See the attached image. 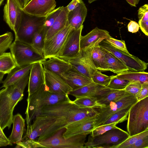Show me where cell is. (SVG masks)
Returning a JSON list of instances; mask_svg holds the SVG:
<instances>
[{
	"mask_svg": "<svg viewBox=\"0 0 148 148\" xmlns=\"http://www.w3.org/2000/svg\"><path fill=\"white\" fill-rule=\"evenodd\" d=\"M113 89L92 82L87 85L72 90L69 95L76 98L90 97L96 98L98 99L108 94Z\"/></svg>",
	"mask_w": 148,
	"mask_h": 148,
	"instance_id": "cell-17",
	"label": "cell"
},
{
	"mask_svg": "<svg viewBox=\"0 0 148 148\" xmlns=\"http://www.w3.org/2000/svg\"><path fill=\"white\" fill-rule=\"evenodd\" d=\"M97 0H88V3H91L94 1H97Z\"/></svg>",
	"mask_w": 148,
	"mask_h": 148,
	"instance_id": "cell-54",
	"label": "cell"
},
{
	"mask_svg": "<svg viewBox=\"0 0 148 148\" xmlns=\"http://www.w3.org/2000/svg\"><path fill=\"white\" fill-rule=\"evenodd\" d=\"M33 64L22 66H16L9 73L5 79L2 82L0 88H4L12 85L21 78L29 73Z\"/></svg>",
	"mask_w": 148,
	"mask_h": 148,
	"instance_id": "cell-25",
	"label": "cell"
},
{
	"mask_svg": "<svg viewBox=\"0 0 148 148\" xmlns=\"http://www.w3.org/2000/svg\"><path fill=\"white\" fill-rule=\"evenodd\" d=\"M108 31L96 27L80 39L81 49L98 45L103 40L110 36Z\"/></svg>",
	"mask_w": 148,
	"mask_h": 148,
	"instance_id": "cell-20",
	"label": "cell"
},
{
	"mask_svg": "<svg viewBox=\"0 0 148 148\" xmlns=\"http://www.w3.org/2000/svg\"><path fill=\"white\" fill-rule=\"evenodd\" d=\"M87 8L82 1L73 10L69 12L67 22L73 28L77 29L83 25L87 14Z\"/></svg>",
	"mask_w": 148,
	"mask_h": 148,
	"instance_id": "cell-22",
	"label": "cell"
},
{
	"mask_svg": "<svg viewBox=\"0 0 148 148\" xmlns=\"http://www.w3.org/2000/svg\"><path fill=\"white\" fill-rule=\"evenodd\" d=\"M113 47L120 50L128 54H130L127 48L125 42L123 40H117L110 36L104 40Z\"/></svg>",
	"mask_w": 148,
	"mask_h": 148,
	"instance_id": "cell-42",
	"label": "cell"
},
{
	"mask_svg": "<svg viewBox=\"0 0 148 148\" xmlns=\"http://www.w3.org/2000/svg\"><path fill=\"white\" fill-rule=\"evenodd\" d=\"M12 144L0 139V147L6 146L8 145H11Z\"/></svg>",
	"mask_w": 148,
	"mask_h": 148,
	"instance_id": "cell-52",
	"label": "cell"
},
{
	"mask_svg": "<svg viewBox=\"0 0 148 148\" xmlns=\"http://www.w3.org/2000/svg\"><path fill=\"white\" fill-rule=\"evenodd\" d=\"M148 97V82L142 84L141 89L138 94L136 95L138 101H140Z\"/></svg>",
	"mask_w": 148,
	"mask_h": 148,
	"instance_id": "cell-46",
	"label": "cell"
},
{
	"mask_svg": "<svg viewBox=\"0 0 148 148\" xmlns=\"http://www.w3.org/2000/svg\"><path fill=\"white\" fill-rule=\"evenodd\" d=\"M61 77L73 90L87 85L92 80L80 74L72 68L62 73Z\"/></svg>",
	"mask_w": 148,
	"mask_h": 148,
	"instance_id": "cell-21",
	"label": "cell"
},
{
	"mask_svg": "<svg viewBox=\"0 0 148 148\" xmlns=\"http://www.w3.org/2000/svg\"><path fill=\"white\" fill-rule=\"evenodd\" d=\"M45 18L29 15L23 12L21 24L15 35V40L31 45L34 34L43 27Z\"/></svg>",
	"mask_w": 148,
	"mask_h": 148,
	"instance_id": "cell-8",
	"label": "cell"
},
{
	"mask_svg": "<svg viewBox=\"0 0 148 148\" xmlns=\"http://www.w3.org/2000/svg\"><path fill=\"white\" fill-rule=\"evenodd\" d=\"M12 131L8 139L12 144H16L23 139L25 121L22 116L17 114L13 116Z\"/></svg>",
	"mask_w": 148,
	"mask_h": 148,
	"instance_id": "cell-26",
	"label": "cell"
},
{
	"mask_svg": "<svg viewBox=\"0 0 148 148\" xmlns=\"http://www.w3.org/2000/svg\"><path fill=\"white\" fill-rule=\"evenodd\" d=\"M130 5L134 7H136L138 3L140 0H126Z\"/></svg>",
	"mask_w": 148,
	"mask_h": 148,
	"instance_id": "cell-51",
	"label": "cell"
},
{
	"mask_svg": "<svg viewBox=\"0 0 148 148\" xmlns=\"http://www.w3.org/2000/svg\"><path fill=\"white\" fill-rule=\"evenodd\" d=\"M132 95L124 90L113 89L108 94L97 99L100 104L105 106L112 101L119 100L127 96Z\"/></svg>",
	"mask_w": 148,
	"mask_h": 148,
	"instance_id": "cell-30",
	"label": "cell"
},
{
	"mask_svg": "<svg viewBox=\"0 0 148 148\" xmlns=\"http://www.w3.org/2000/svg\"><path fill=\"white\" fill-rule=\"evenodd\" d=\"M47 31L43 26L34 34L31 45L40 53L43 54L45 38Z\"/></svg>",
	"mask_w": 148,
	"mask_h": 148,
	"instance_id": "cell-33",
	"label": "cell"
},
{
	"mask_svg": "<svg viewBox=\"0 0 148 148\" xmlns=\"http://www.w3.org/2000/svg\"><path fill=\"white\" fill-rule=\"evenodd\" d=\"M56 4L55 0H31L22 10L29 15L46 17L55 9Z\"/></svg>",
	"mask_w": 148,
	"mask_h": 148,
	"instance_id": "cell-15",
	"label": "cell"
},
{
	"mask_svg": "<svg viewBox=\"0 0 148 148\" xmlns=\"http://www.w3.org/2000/svg\"><path fill=\"white\" fill-rule=\"evenodd\" d=\"M44 69L61 76V75L72 68L67 61L56 57L41 62Z\"/></svg>",
	"mask_w": 148,
	"mask_h": 148,
	"instance_id": "cell-23",
	"label": "cell"
},
{
	"mask_svg": "<svg viewBox=\"0 0 148 148\" xmlns=\"http://www.w3.org/2000/svg\"><path fill=\"white\" fill-rule=\"evenodd\" d=\"M63 128L54 135L45 140L39 141L44 148H84L85 141L88 134L74 136L68 138L63 136L65 131Z\"/></svg>",
	"mask_w": 148,
	"mask_h": 148,
	"instance_id": "cell-7",
	"label": "cell"
},
{
	"mask_svg": "<svg viewBox=\"0 0 148 148\" xmlns=\"http://www.w3.org/2000/svg\"><path fill=\"white\" fill-rule=\"evenodd\" d=\"M81 50L82 55L93 67L101 71H108L104 52L99 45Z\"/></svg>",
	"mask_w": 148,
	"mask_h": 148,
	"instance_id": "cell-14",
	"label": "cell"
},
{
	"mask_svg": "<svg viewBox=\"0 0 148 148\" xmlns=\"http://www.w3.org/2000/svg\"><path fill=\"white\" fill-rule=\"evenodd\" d=\"M138 23L142 32L148 36V5L145 4L140 7L138 12Z\"/></svg>",
	"mask_w": 148,
	"mask_h": 148,
	"instance_id": "cell-35",
	"label": "cell"
},
{
	"mask_svg": "<svg viewBox=\"0 0 148 148\" xmlns=\"http://www.w3.org/2000/svg\"><path fill=\"white\" fill-rule=\"evenodd\" d=\"M133 105H130L114 114L103 122L101 125L113 123H116L117 124L126 120L127 119V116L129 110Z\"/></svg>",
	"mask_w": 148,
	"mask_h": 148,
	"instance_id": "cell-34",
	"label": "cell"
},
{
	"mask_svg": "<svg viewBox=\"0 0 148 148\" xmlns=\"http://www.w3.org/2000/svg\"><path fill=\"white\" fill-rule=\"evenodd\" d=\"M72 28L67 22L63 28L45 42L43 54L46 60L58 57L68 34Z\"/></svg>",
	"mask_w": 148,
	"mask_h": 148,
	"instance_id": "cell-12",
	"label": "cell"
},
{
	"mask_svg": "<svg viewBox=\"0 0 148 148\" xmlns=\"http://www.w3.org/2000/svg\"><path fill=\"white\" fill-rule=\"evenodd\" d=\"M13 40V35L11 32L0 35V56L9 49Z\"/></svg>",
	"mask_w": 148,
	"mask_h": 148,
	"instance_id": "cell-36",
	"label": "cell"
},
{
	"mask_svg": "<svg viewBox=\"0 0 148 148\" xmlns=\"http://www.w3.org/2000/svg\"><path fill=\"white\" fill-rule=\"evenodd\" d=\"M17 147H15L24 148H44L39 141L35 139H32L26 137L23 138L22 140L16 144Z\"/></svg>",
	"mask_w": 148,
	"mask_h": 148,
	"instance_id": "cell-40",
	"label": "cell"
},
{
	"mask_svg": "<svg viewBox=\"0 0 148 148\" xmlns=\"http://www.w3.org/2000/svg\"><path fill=\"white\" fill-rule=\"evenodd\" d=\"M97 116L86 118L70 123L66 127L63 137L68 138L79 135L90 134L94 128Z\"/></svg>",
	"mask_w": 148,
	"mask_h": 148,
	"instance_id": "cell-16",
	"label": "cell"
},
{
	"mask_svg": "<svg viewBox=\"0 0 148 148\" xmlns=\"http://www.w3.org/2000/svg\"><path fill=\"white\" fill-rule=\"evenodd\" d=\"M82 1V0H72L66 6L68 11H71L77 7Z\"/></svg>",
	"mask_w": 148,
	"mask_h": 148,
	"instance_id": "cell-48",
	"label": "cell"
},
{
	"mask_svg": "<svg viewBox=\"0 0 148 148\" xmlns=\"http://www.w3.org/2000/svg\"><path fill=\"white\" fill-rule=\"evenodd\" d=\"M129 136L128 132L119 127L113 129L100 135H89L84 148H116Z\"/></svg>",
	"mask_w": 148,
	"mask_h": 148,
	"instance_id": "cell-6",
	"label": "cell"
},
{
	"mask_svg": "<svg viewBox=\"0 0 148 148\" xmlns=\"http://www.w3.org/2000/svg\"><path fill=\"white\" fill-rule=\"evenodd\" d=\"M128 115L127 128L130 136L148 130V97L134 104Z\"/></svg>",
	"mask_w": 148,
	"mask_h": 148,
	"instance_id": "cell-4",
	"label": "cell"
},
{
	"mask_svg": "<svg viewBox=\"0 0 148 148\" xmlns=\"http://www.w3.org/2000/svg\"><path fill=\"white\" fill-rule=\"evenodd\" d=\"M45 83L44 69L41 62L33 64L30 71L28 83L29 96Z\"/></svg>",
	"mask_w": 148,
	"mask_h": 148,
	"instance_id": "cell-19",
	"label": "cell"
},
{
	"mask_svg": "<svg viewBox=\"0 0 148 148\" xmlns=\"http://www.w3.org/2000/svg\"><path fill=\"white\" fill-rule=\"evenodd\" d=\"M116 123L100 125L94 129L92 131L90 135L92 136L102 134L110 130L118 128Z\"/></svg>",
	"mask_w": 148,
	"mask_h": 148,
	"instance_id": "cell-43",
	"label": "cell"
},
{
	"mask_svg": "<svg viewBox=\"0 0 148 148\" xmlns=\"http://www.w3.org/2000/svg\"><path fill=\"white\" fill-rule=\"evenodd\" d=\"M127 148H148V136L138 140Z\"/></svg>",
	"mask_w": 148,
	"mask_h": 148,
	"instance_id": "cell-45",
	"label": "cell"
},
{
	"mask_svg": "<svg viewBox=\"0 0 148 148\" xmlns=\"http://www.w3.org/2000/svg\"><path fill=\"white\" fill-rule=\"evenodd\" d=\"M97 109L80 108L71 100L45 106L31 123L27 125V132L33 139L41 141L50 137L74 121L97 116Z\"/></svg>",
	"mask_w": 148,
	"mask_h": 148,
	"instance_id": "cell-1",
	"label": "cell"
},
{
	"mask_svg": "<svg viewBox=\"0 0 148 148\" xmlns=\"http://www.w3.org/2000/svg\"><path fill=\"white\" fill-rule=\"evenodd\" d=\"M3 10L4 20L15 35L21 24L23 11L15 0H7Z\"/></svg>",
	"mask_w": 148,
	"mask_h": 148,
	"instance_id": "cell-13",
	"label": "cell"
},
{
	"mask_svg": "<svg viewBox=\"0 0 148 148\" xmlns=\"http://www.w3.org/2000/svg\"><path fill=\"white\" fill-rule=\"evenodd\" d=\"M68 12L66 6L64 7L52 25L47 32L45 42L49 39L65 26L67 22Z\"/></svg>",
	"mask_w": 148,
	"mask_h": 148,
	"instance_id": "cell-27",
	"label": "cell"
},
{
	"mask_svg": "<svg viewBox=\"0 0 148 148\" xmlns=\"http://www.w3.org/2000/svg\"><path fill=\"white\" fill-rule=\"evenodd\" d=\"M16 66H24L46 60L40 53L31 44L14 40L9 48Z\"/></svg>",
	"mask_w": 148,
	"mask_h": 148,
	"instance_id": "cell-5",
	"label": "cell"
},
{
	"mask_svg": "<svg viewBox=\"0 0 148 148\" xmlns=\"http://www.w3.org/2000/svg\"><path fill=\"white\" fill-rule=\"evenodd\" d=\"M63 7V6L59 7L56 9H55L46 17L43 26L47 31L52 25Z\"/></svg>",
	"mask_w": 148,
	"mask_h": 148,
	"instance_id": "cell-41",
	"label": "cell"
},
{
	"mask_svg": "<svg viewBox=\"0 0 148 148\" xmlns=\"http://www.w3.org/2000/svg\"><path fill=\"white\" fill-rule=\"evenodd\" d=\"M70 100L68 95L58 94L50 92L45 83L37 91L28 96L25 112L27 124L31 122L43 107Z\"/></svg>",
	"mask_w": 148,
	"mask_h": 148,
	"instance_id": "cell-3",
	"label": "cell"
},
{
	"mask_svg": "<svg viewBox=\"0 0 148 148\" xmlns=\"http://www.w3.org/2000/svg\"><path fill=\"white\" fill-rule=\"evenodd\" d=\"M10 52H5L0 56V72L8 74L16 66Z\"/></svg>",
	"mask_w": 148,
	"mask_h": 148,
	"instance_id": "cell-31",
	"label": "cell"
},
{
	"mask_svg": "<svg viewBox=\"0 0 148 148\" xmlns=\"http://www.w3.org/2000/svg\"><path fill=\"white\" fill-rule=\"evenodd\" d=\"M73 102L80 108L99 109L105 106L99 103L97 98L93 97H84L76 98Z\"/></svg>",
	"mask_w": 148,
	"mask_h": 148,
	"instance_id": "cell-32",
	"label": "cell"
},
{
	"mask_svg": "<svg viewBox=\"0 0 148 148\" xmlns=\"http://www.w3.org/2000/svg\"><path fill=\"white\" fill-rule=\"evenodd\" d=\"M15 1L22 10L29 1V0H15Z\"/></svg>",
	"mask_w": 148,
	"mask_h": 148,
	"instance_id": "cell-49",
	"label": "cell"
},
{
	"mask_svg": "<svg viewBox=\"0 0 148 148\" xmlns=\"http://www.w3.org/2000/svg\"><path fill=\"white\" fill-rule=\"evenodd\" d=\"M3 130L0 125V139L7 142L10 143L8 138H7L4 133Z\"/></svg>",
	"mask_w": 148,
	"mask_h": 148,
	"instance_id": "cell-50",
	"label": "cell"
},
{
	"mask_svg": "<svg viewBox=\"0 0 148 148\" xmlns=\"http://www.w3.org/2000/svg\"><path fill=\"white\" fill-rule=\"evenodd\" d=\"M130 82L128 80L117 77L116 75L111 76L110 82L107 86L110 88L117 90H124Z\"/></svg>",
	"mask_w": 148,
	"mask_h": 148,
	"instance_id": "cell-37",
	"label": "cell"
},
{
	"mask_svg": "<svg viewBox=\"0 0 148 148\" xmlns=\"http://www.w3.org/2000/svg\"><path fill=\"white\" fill-rule=\"evenodd\" d=\"M67 61L71 64L72 68L91 79L92 75L96 69L92 68L82 56L81 51L78 57Z\"/></svg>",
	"mask_w": 148,
	"mask_h": 148,
	"instance_id": "cell-24",
	"label": "cell"
},
{
	"mask_svg": "<svg viewBox=\"0 0 148 148\" xmlns=\"http://www.w3.org/2000/svg\"><path fill=\"white\" fill-rule=\"evenodd\" d=\"M101 47L111 53L119 59L128 68L129 71H144L148 63L132 54H128L113 47L104 40L99 44Z\"/></svg>",
	"mask_w": 148,
	"mask_h": 148,
	"instance_id": "cell-9",
	"label": "cell"
},
{
	"mask_svg": "<svg viewBox=\"0 0 148 148\" xmlns=\"http://www.w3.org/2000/svg\"><path fill=\"white\" fill-rule=\"evenodd\" d=\"M44 73L45 84L50 92L66 95L73 90L60 76L45 69Z\"/></svg>",
	"mask_w": 148,
	"mask_h": 148,
	"instance_id": "cell-18",
	"label": "cell"
},
{
	"mask_svg": "<svg viewBox=\"0 0 148 148\" xmlns=\"http://www.w3.org/2000/svg\"><path fill=\"white\" fill-rule=\"evenodd\" d=\"M111 78V76L103 74L97 70L93 72L91 77V79L94 83L106 87L109 84Z\"/></svg>",
	"mask_w": 148,
	"mask_h": 148,
	"instance_id": "cell-38",
	"label": "cell"
},
{
	"mask_svg": "<svg viewBox=\"0 0 148 148\" xmlns=\"http://www.w3.org/2000/svg\"><path fill=\"white\" fill-rule=\"evenodd\" d=\"M147 136L148 130L137 134L129 136L125 140L118 146L116 148H127L138 140Z\"/></svg>",
	"mask_w": 148,
	"mask_h": 148,
	"instance_id": "cell-39",
	"label": "cell"
},
{
	"mask_svg": "<svg viewBox=\"0 0 148 148\" xmlns=\"http://www.w3.org/2000/svg\"><path fill=\"white\" fill-rule=\"evenodd\" d=\"M116 76L118 78L128 80L130 82H139L142 84L148 82V73L144 71H127L117 74Z\"/></svg>",
	"mask_w": 148,
	"mask_h": 148,
	"instance_id": "cell-29",
	"label": "cell"
},
{
	"mask_svg": "<svg viewBox=\"0 0 148 148\" xmlns=\"http://www.w3.org/2000/svg\"><path fill=\"white\" fill-rule=\"evenodd\" d=\"M128 31L132 33H136L138 31L140 27L139 24L134 21H131L127 25Z\"/></svg>",
	"mask_w": 148,
	"mask_h": 148,
	"instance_id": "cell-47",
	"label": "cell"
},
{
	"mask_svg": "<svg viewBox=\"0 0 148 148\" xmlns=\"http://www.w3.org/2000/svg\"><path fill=\"white\" fill-rule=\"evenodd\" d=\"M103 49L106 59L108 71L118 74L129 71L127 67L119 59L111 53Z\"/></svg>",
	"mask_w": 148,
	"mask_h": 148,
	"instance_id": "cell-28",
	"label": "cell"
},
{
	"mask_svg": "<svg viewBox=\"0 0 148 148\" xmlns=\"http://www.w3.org/2000/svg\"><path fill=\"white\" fill-rule=\"evenodd\" d=\"M138 101L136 96L131 95L118 101L111 102L102 108L97 109L98 114L96 117L94 129L101 125L114 114L134 104Z\"/></svg>",
	"mask_w": 148,
	"mask_h": 148,
	"instance_id": "cell-10",
	"label": "cell"
},
{
	"mask_svg": "<svg viewBox=\"0 0 148 148\" xmlns=\"http://www.w3.org/2000/svg\"><path fill=\"white\" fill-rule=\"evenodd\" d=\"M142 84L139 82H130L124 90L136 96L140 90Z\"/></svg>",
	"mask_w": 148,
	"mask_h": 148,
	"instance_id": "cell-44",
	"label": "cell"
},
{
	"mask_svg": "<svg viewBox=\"0 0 148 148\" xmlns=\"http://www.w3.org/2000/svg\"><path fill=\"white\" fill-rule=\"evenodd\" d=\"M4 74H5L0 72V84L2 83L3 79Z\"/></svg>",
	"mask_w": 148,
	"mask_h": 148,
	"instance_id": "cell-53",
	"label": "cell"
},
{
	"mask_svg": "<svg viewBox=\"0 0 148 148\" xmlns=\"http://www.w3.org/2000/svg\"><path fill=\"white\" fill-rule=\"evenodd\" d=\"M83 25L77 29L72 28L68 34L58 57L68 60L78 57L81 53L80 39Z\"/></svg>",
	"mask_w": 148,
	"mask_h": 148,
	"instance_id": "cell-11",
	"label": "cell"
},
{
	"mask_svg": "<svg viewBox=\"0 0 148 148\" xmlns=\"http://www.w3.org/2000/svg\"><path fill=\"white\" fill-rule=\"evenodd\" d=\"M29 74L0 90V125L3 130L7 127L9 129L12 124L14 110L18 103L23 98Z\"/></svg>",
	"mask_w": 148,
	"mask_h": 148,
	"instance_id": "cell-2",
	"label": "cell"
},
{
	"mask_svg": "<svg viewBox=\"0 0 148 148\" xmlns=\"http://www.w3.org/2000/svg\"><path fill=\"white\" fill-rule=\"evenodd\" d=\"M4 1V0H0V6L1 5Z\"/></svg>",
	"mask_w": 148,
	"mask_h": 148,
	"instance_id": "cell-55",
	"label": "cell"
}]
</instances>
